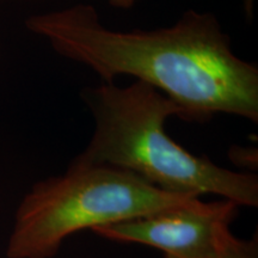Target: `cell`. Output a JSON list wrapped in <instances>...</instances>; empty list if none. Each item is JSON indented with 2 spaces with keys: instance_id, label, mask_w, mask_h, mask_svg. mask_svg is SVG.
Returning <instances> with one entry per match:
<instances>
[{
  "instance_id": "cell-1",
  "label": "cell",
  "mask_w": 258,
  "mask_h": 258,
  "mask_svg": "<svg viewBox=\"0 0 258 258\" xmlns=\"http://www.w3.org/2000/svg\"><path fill=\"white\" fill-rule=\"evenodd\" d=\"M25 28L60 56L89 67L103 80L135 77L170 98L180 118L206 123L228 114L258 122V67L232 50L211 12L188 10L171 27L116 31L96 8L76 4L31 15Z\"/></svg>"
},
{
  "instance_id": "cell-2",
  "label": "cell",
  "mask_w": 258,
  "mask_h": 258,
  "mask_svg": "<svg viewBox=\"0 0 258 258\" xmlns=\"http://www.w3.org/2000/svg\"><path fill=\"white\" fill-rule=\"evenodd\" d=\"M95 120L88 146L74 160L103 164L134 173L163 191L200 199L217 195L239 207L258 206V177L195 156L167 135L171 116L180 109L148 84L101 83L80 91Z\"/></svg>"
},
{
  "instance_id": "cell-3",
  "label": "cell",
  "mask_w": 258,
  "mask_h": 258,
  "mask_svg": "<svg viewBox=\"0 0 258 258\" xmlns=\"http://www.w3.org/2000/svg\"><path fill=\"white\" fill-rule=\"evenodd\" d=\"M198 200L156 188L129 171L72 160L38 180L15 215L8 258H53L70 235L180 207Z\"/></svg>"
},
{
  "instance_id": "cell-4",
  "label": "cell",
  "mask_w": 258,
  "mask_h": 258,
  "mask_svg": "<svg viewBox=\"0 0 258 258\" xmlns=\"http://www.w3.org/2000/svg\"><path fill=\"white\" fill-rule=\"evenodd\" d=\"M230 200L188 205L92 230L104 239L154 247L164 258H213L239 214Z\"/></svg>"
},
{
  "instance_id": "cell-5",
  "label": "cell",
  "mask_w": 258,
  "mask_h": 258,
  "mask_svg": "<svg viewBox=\"0 0 258 258\" xmlns=\"http://www.w3.org/2000/svg\"><path fill=\"white\" fill-rule=\"evenodd\" d=\"M213 258H258L257 235L250 239H241L230 231L225 235Z\"/></svg>"
},
{
  "instance_id": "cell-6",
  "label": "cell",
  "mask_w": 258,
  "mask_h": 258,
  "mask_svg": "<svg viewBox=\"0 0 258 258\" xmlns=\"http://www.w3.org/2000/svg\"><path fill=\"white\" fill-rule=\"evenodd\" d=\"M2 2V0H0ZM109 4L111 6H114L116 9H123V10H128L131 8H133L137 0H108Z\"/></svg>"
},
{
  "instance_id": "cell-7",
  "label": "cell",
  "mask_w": 258,
  "mask_h": 258,
  "mask_svg": "<svg viewBox=\"0 0 258 258\" xmlns=\"http://www.w3.org/2000/svg\"><path fill=\"white\" fill-rule=\"evenodd\" d=\"M241 4H243V10L245 12V16H246V18L252 19L253 18L254 0H241Z\"/></svg>"
}]
</instances>
